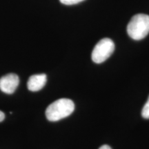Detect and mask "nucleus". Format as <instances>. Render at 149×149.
<instances>
[{"label": "nucleus", "instance_id": "nucleus-1", "mask_svg": "<svg viewBox=\"0 0 149 149\" xmlns=\"http://www.w3.org/2000/svg\"><path fill=\"white\" fill-rule=\"evenodd\" d=\"M74 110L73 102L69 99H59L48 106L46 116L51 122H57L71 115Z\"/></svg>", "mask_w": 149, "mask_h": 149}, {"label": "nucleus", "instance_id": "nucleus-2", "mask_svg": "<svg viewBox=\"0 0 149 149\" xmlns=\"http://www.w3.org/2000/svg\"><path fill=\"white\" fill-rule=\"evenodd\" d=\"M127 33L134 40H141L149 33V15L137 14L131 18L127 26Z\"/></svg>", "mask_w": 149, "mask_h": 149}, {"label": "nucleus", "instance_id": "nucleus-3", "mask_svg": "<svg viewBox=\"0 0 149 149\" xmlns=\"http://www.w3.org/2000/svg\"><path fill=\"white\" fill-rule=\"evenodd\" d=\"M115 50V44L113 41L109 38H104L99 42L93 48L92 60L96 64H101L105 61Z\"/></svg>", "mask_w": 149, "mask_h": 149}, {"label": "nucleus", "instance_id": "nucleus-4", "mask_svg": "<svg viewBox=\"0 0 149 149\" xmlns=\"http://www.w3.org/2000/svg\"><path fill=\"white\" fill-rule=\"evenodd\" d=\"M19 84V79L16 74L9 73L0 78V90L6 94H13Z\"/></svg>", "mask_w": 149, "mask_h": 149}, {"label": "nucleus", "instance_id": "nucleus-5", "mask_svg": "<svg viewBox=\"0 0 149 149\" xmlns=\"http://www.w3.org/2000/svg\"><path fill=\"white\" fill-rule=\"evenodd\" d=\"M47 77L45 74H33L29 77L27 82V87L29 91H40L45 86Z\"/></svg>", "mask_w": 149, "mask_h": 149}, {"label": "nucleus", "instance_id": "nucleus-6", "mask_svg": "<svg viewBox=\"0 0 149 149\" xmlns=\"http://www.w3.org/2000/svg\"><path fill=\"white\" fill-rule=\"evenodd\" d=\"M141 116L144 119H149V97L141 111Z\"/></svg>", "mask_w": 149, "mask_h": 149}, {"label": "nucleus", "instance_id": "nucleus-7", "mask_svg": "<svg viewBox=\"0 0 149 149\" xmlns=\"http://www.w3.org/2000/svg\"><path fill=\"white\" fill-rule=\"evenodd\" d=\"M61 3L64 5H74L77 3L81 2L84 0H59Z\"/></svg>", "mask_w": 149, "mask_h": 149}, {"label": "nucleus", "instance_id": "nucleus-8", "mask_svg": "<svg viewBox=\"0 0 149 149\" xmlns=\"http://www.w3.org/2000/svg\"><path fill=\"white\" fill-rule=\"evenodd\" d=\"M4 118H5L4 113H3L2 111H0V122H2V121L4 120Z\"/></svg>", "mask_w": 149, "mask_h": 149}, {"label": "nucleus", "instance_id": "nucleus-9", "mask_svg": "<svg viewBox=\"0 0 149 149\" xmlns=\"http://www.w3.org/2000/svg\"><path fill=\"white\" fill-rule=\"evenodd\" d=\"M99 149H112V148L109 146V145H103V146H102Z\"/></svg>", "mask_w": 149, "mask_h": 149}]
</instances>
